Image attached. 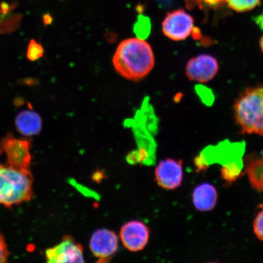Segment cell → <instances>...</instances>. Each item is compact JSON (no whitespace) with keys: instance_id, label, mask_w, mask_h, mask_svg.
Here are the masks:
<instances>
[{"instance_id":"obj_5","label":"cell","mask_w":263,"mask_h":263,"mask_svg":"<svg viewBox=\"0 0 263 263\" xmlns=\"http://www.w3.org/2000/svg\"><path fill=\"white\" fill-rule=\"evenodd\" d=\"M193 30L194 20L183 9L169 12L162 23L164 35L174 41L185 40Z\"/></svg>"},{"instance_id":"obj_11","label":"cell","mask_w":263,"mask_h":263,"mask_svg":"<svg viewBox=\"0 0 263 263\" xmlns=\"http://www.w3.org/2000/svg\"><path fill=\"white\" fill-rule=\"evenodd\" d=\"M218 193L211 184L204 183L197 186L193 193V202L195 208L200 212L211 211L215 208Z\"/></svg>"},{"instance_id":"obj_15","label":"cell","mask_w":263,"mask_h":263,"mask_svg":"<svg viewBox=\"0 0 263 263\" xmlns=\"http://www.w3.org/2000/svg\"><path fill=\"white\" fill-rule=\"evenodd\" d=\"M261 0H226L229 7L238 12L251 11L260 3Z\"/></svg>"},{"instance_id":"obj_19","label":"cell","mask_w":263,"mask_h":263,"mask_svg":"<svg viewBox=\"0 0 263 263\" xmlns=\"http://www.w3.org/2000/svg\"><path fill=\"white\" fill-rule=\"evenodd\" d=\"M9 254L4 236L0 232V263L7 262Z\"/></svg>"},{"instance_id":"obj_22","label":"cell","mask_w":263,"mask_h":263,"mask_svg":"<svg viewBox=\"0 0 263 263\" xmlns=\"http://www.w3.org/2000/svg\"><path fill=\"white\" fill-rule=\"evenodd\" d=\"M43 22L45 26L50 25L52 22L51 16L49 14H46L43 16Z\"/></svg>"},{"instance_id":"obj_23","label":"cell","mask_w":263,"mask_h":263,"mask_svg":"<svg viewBox=\"0 0 263 263\" xmlns=\"http://www.w3.org/2000/svg\"><path fill=\"white\" fill-rule=\"evenodd\" d=\"M259 47H260V48L263 53V35H262V37L260 39V41H259Z\"/></svg>"},{"instance_id":"obj_24","label":"cell","mask_w":263,"mask_h":263,"mask_svg":"<svg viewBox=\"0 0 263 263\" xmlns=\"http://www.w3.org/2000/svg\"><path fill=\"white\" fill-rule=\"evenodd\" d=\"M262 160H263V151H262Z\"/></svg>"},{"instance_id":"obj_1","label":"cell","mask_w":263,"mask_h":263,"mask_svg":"<svg viewBox=\"0 0 263 263\" xmlns=\"http://www.w3.org/2000/svg\"><path fill=\"white\" fill-rule=\"evenodd\" d=\"M113 64L115 70L128 80H142L153 70L155 59L152 48L139 38L128 39L118 45Z\"/></svg>"},{"instance_id":"obj_14","label":"cell","mask_w":263,"mask_h":263,"mask_svg":"<svg viewBox=\"0 0 263 263\" xmlns=\"http://www.w3.org/2000/svg\"><path fill=\"white\" fill-rule=\"evenodd\" d=\"M252 161L251 163H248L247 167L250 182L255 189L263 191V160L258 159Z\"/></svg>"},{"instance_id":"obj_20","label":"cell","mask_w":263,"mask_h":263,"mask_svg":"<svg viewBox=\"0 0 263 263\" xmlns=\"http://www.w3.org/2000/svg\"><path fill=\"white\" fill-rule=\"evenodd\" d=\"M18 3H13L12 4H9L7 2H2L0 3V10L3 12H8L14 11L17 6Z\"/></svg>"},{"instance_id":"obj_8","label":"cell","mask_w":263,"mask_h":263,"mask_svg":"<svg viewBox=\"0 0 263 263\" xmlns=\"http://www.w3.org/2000/svg\"><path fill=\"white\" fill-rule=\"evenodd\" d=\"M90 248L99 262H108L118 251V236L110 230H98L91 236Z\"/></svg>"},{"instance_id":"obj_17","label":"cell","mask_w":263,"mask_h":263,"mask_svg":"<svg viewBox=\"0 0 263 263\" xmlns=\"http://www.w3.org/2000/svg\"><path fill=\"white\" fill-rule=\"evenodd\" d=\"M149 20L141 16L135 28V32L141 37H146L150 32Z\"/></svg>"},{"instance_id":"obj_12","label":"cell","mask_w":263,"mask_h":263,"mask_svg":"<svg viewBox=\"0 0 263 263\" xmlns=\"http://www.w3.org/2000/svg\"><path fill=\"white\" fill-rule=\"evenodd\" d=\"M15 123L18 133L26 137L37 136L42 129L40 115L29 110L21 111L15 118Z\"/></svg>"},{"instance_id":"obj_2","label":"cell","mask_w":263,"mask_h":263,"mask_svg":"<svg viewBox=\"0 0 263 263\" xmlns=\"http://www.w3.org/2000/svg\"><path fill=\"white\" fill-rule=\"evenodd\" d=\"M33 182L29 169L0 164V205L11 208L31 200Z\"/></svg>"},{"instance_id":"obj_18","label":"cell","mask_w":263,"mask_h":263,"mask_svg":"<svg viewBox=\"0 0 263 263\" xmlns=\"http://www.w3.org/2000/svg\"><path fill=\"white\" fill-rule=\"evenodd\" d=\"M254 231L256 237L263 241V210L256 216L254 222Z\"/></svg>"},{"instance_id":"obj_4","label":"cell","mask_w":263,"mask_h":263,"mask_svg":"<svg viewBox=\"0 0 263 263\" xmlns=\"http://www.w3.org/2000/svg\"><path fill=\"white\" fill-rule=\"evenodd\" d=\"M0 148L4 151L8 164L29 169L31 162V142L25 139H16L11 134L0 140Z\"/></svg>"},{"instance_id":"obj_21","label":"cell","mask_w":263,"mask_h":263,"mask_svg":"<svg viewBox=\"0 0 263 263\" xmlns=\"http://www.w3.org/2000/svg\"><path fill=\"white\" fill-rule=\"evenodd\" d=\"M224 1L226 0H196V2H204L206 4L210 6L218 5Z\"/></svg>"},{"instance_id":"obj_9","label":"cell","mask_w":263,"mask_h":263,"mask_svg":"<svg viewBox=\"0 0 263 263\" xmlns=\"http://www.w3.org/2000/svg\"><path fill=\"white\" fill-rule=\"evenodd\" d=\"M149 228L142 222L131 221L121 228L120 236L125 248L131 252L142 251L149 241Z\"/></svg>"},{"instance_id":"obj_13","label":"cell","mask_w":263,"mask_h":263,"mask_svg":"<svg viewBox=\"0 0 263 263\" xmlns=\"http://www.w3.org/2000/svg\"><path fill=\"white\" fill-rule=\"evenodd\" d=\"M24 15L12 12H3L0 10V34H9L21 27Z\"/></svg>"},{"instance_id":"obj_16","label":"cell","mask_w":263,"mask_h":263,"mask_svg":"<svg viewBox=\"0 0 263 263\" xmlns=\"http://www.w3.org/2000/svg\"><path fill=\"white\" fill-rule=\"evenodd\" d=\"M44 54V48L39 43L36 42L34 39H31L29 42L26 57L28 60L35 61L41 58Z\"/></svg>"},{"instance_id":"obj_6","label":"cell","mask_w":263,"mask_h":263,"mask_svg":"<svg viewBox=\"0 0 263 263\" xmlns=\"http://www.w3.org/2000/svg\"><path fill=\"white\" fill-rule=\"evenodd\" d=\"M219 69L216 58L209 54H200L187 62L185 72L190 81L206 83L216 77Z\"/></svg>"},{"instance_id":"obj_3","label":"cell","mask_w":263,"mask_h":263,"mask_svg":"<svg viewBox=\"0 0 263 263\" xmlns=\"http://www.w3.org/2000/svg\"><path fill=\"white\" fill-rule=\"evenodd\" d=\"M233 111L242 134L263 136V85L246 88L240 93Z\"/></svg>"},{"instance_id":"obj_7","label":"cell","mask_w":263,"mask_h":263,"mask_svg":"<svg viewBox=\"0 0 263 263\" xmlns=\"http://www.w3.org/2000/svg\"><path fill=\"white\" fill-rule=\"evenodd\" d=\"M83 248L70 236H65L59 245L45 252L49 263L84 262Z\"/></svg>"},{"instance_id":"obj_10","label":"cell","mask_w":263,"mask_h":263,"mask_svg":"<svg viewBox=\"0 0 263 263\" xmlns=\"http://www.w3.org/2000/svg\"><path fill=\"white\" fill-rule=\"evenodd\" d=\"M156 182L162 189L175 190L181 185L183 180L182 161L167 159L161 161L155 172Z\"/></svg>"}]
</instances>
